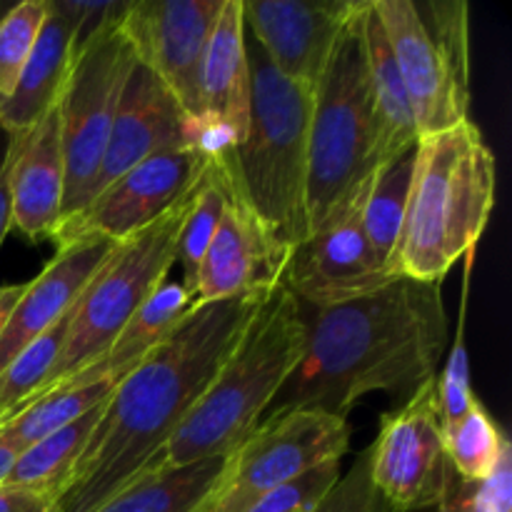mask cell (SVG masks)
Masks as SVG:
<instances>
[{
	"mask_svg": "<svg viewBox=\"0 0 512 512\" xmlns=\"http://www.w3.org/2000/svg\"><path fill=\"white\" fill-rule=\"evenodd\" d=\"M300 310L305 353L268 415L320 410L348 418L368 393L408 400L438 378L450 340L443 283L395 275L348 303Z\"/></svg>",
	"mask_w": 512,
	"mask_h": 512,
	"instance_id": "obj_1",
	"label": "cell"
},
{
	"mask_svg": "<svg viewBox=\"0 0 512 512\" xmlns=\"http://www.w3.org/2000/svg\"><path fill=\"white\" fill-rule=\"evenodd\" d=\"M268 295L195 305L118 380L55 512H95L163 455Z\"/></svg>",
	"mask_w": 512,
	"mask_h": 512,
	"instance_id": "obj_2",
	"label": "cell"
},
{
	"mask_svg": "<svg viewBox=\"0 0 512 512\" xmlns=\"http://www.w3.org/2000/svg\"><path fill=\"white\" fill-rule=\"evenodd\" d=\"M498 193V163L473 120L418 138L393 275L443 283L475 253Z\"/></svg>",
	"mask_w": 512,
	"mask_h": 512,
	"instance_id": "obj_3",
	"label": "cell"
},
{
	"mask_svg": "<svg viewBox=\"0 0 512 512\" xmlns=\"http://www.w3.org/2000/svg\"><path fill=\"white\" fill-rule=\"evenodd\" d=\"M303 353V310L278 285L253 315L203 398L168 440L160 463L190 465L233 453L263 423Z\"/></svg>",
	"mask_w": 512,
	"mask_h": 512,
	"instance_id": "obj_4",
	"label": "cell"
},
{
	"mask_svg": "<svg viewBox=\"0 0 512 512\" xmlns=\"http://www.w3.org/2000/svg\"><path fill=\"white\" fill-rule=\"evenodd\" d=\"M250 115L243 140L218 155L235 193L293 250L308 238V150L313 90L283 78L245 33Z\"/></svg>",
	"mask_w": 512,
	"mask_h": 512,
	"instance_id": "obj_5",
	"label": "cell"
},
{
	"mask_svg": "<svg viewBox=\"0 0 512 512\" xmlns=\"http://www.w3.org/2000/svg\"><path fill=\"white\" fill-rule=\"evenodd\" d=\"M358 0L313 90L308 150V233L380 168L378 125L363 53Z\"/></svg>",
	"mask_w": 512,
	"mask_h": 512,
	"instance_id": "obj_6",
	"label": "cell"
},
{
	"mask_svg": "<svg viewBox=\"0 0 512 512\" xmlns=\"http://www.w3.org/2000/svg\"><path fill=\"white\" fill-rule=\"evenodd\" d=\"M408 93L418 138L455 128L470 108L465 0H373Z\"/></svg>",
	"mask_w": 512,
	"mask_h": 512,
	"instance_id": "obj_7",
	"label": "cell"
},
{
	"mask_svg": "<svg viewBox=\"0 0 512 512\" xmlns=\"http://www.w3.org/2000/svg\"><path fill=\"white\" fill-rule=\"evenodd\" d=\"M193 193L185 195L175 208L153 220L148 228L115 245L110 258L100 265L98 273L70 308L63 350L40 395L93 365L113 345L140 305L168 280L175 263L180 228L193 205Z\"/></svg>",
	"mask_w": 512,
	"mask_h": 512,
	"instance_id": "obj_8",
	"label": "cell"
},
{
	"mask_svg": "<svg viewBox=\"0 0 512 512\" xmlns=\"http://www.w3.org/2000/svg\"><path fill=\"white\" fill-rule=\"evenodd\" d=\"M120 18L123 15L110 20L75 53L60 93L58 118L65 163L60 223L78 215L90 203L120 93L130 70L138 63L128 38L120 30Z\"/></svg>",
	"mask_w": 512,
	"mask_h": 512,
	"instance_id": "obj_9",
	"label": "cell"
},
{
	"mask_svg": "<svg viewBox=\"0 0 512 512\" xmlns=\"http://www.w3.org/2000/svg\"><path fill=\"white\" fill-rule=\"evenodd\" d=\"M350 448V425L320 410H285L263 423L225 458L218 488L200 512H245L270 490L340 460Z\"/></svg>",
	"mask_w": 512,
	"mask_h": 512,
	"instance_id": "obj_10",
	"label": "cell"
},
{
	"mask_svg": "<svg viewBox=\"0 0 512 512\" xmlns=\"http://www.w3.org/2000/svg\"><path fill=\"white\" fill-rule=\"evenodd\" d=\"M368 450L375 490L395 510L440 508L448 500L458 478L445 453L438 378L380 418L378 438Z\"/></svg>",
	"mask_w": 512,
	"mask_h": 512,
	"instance_id": "obj_11",
	"label": "cell"
},
{
	"mask_svg": "<svg viewBox=\"0 0 512 512\" xmlns=\"http://www.w3.org/2000/svg\"><path fill=\"white\" fill-rule=\"evenodd\" d=\"M365 183L290 250L280 285L300 308L348 303L395 278L373 253L360 223Z\"/></svg>",
	"mask_w": 512,
	"mask_h": 512,
	"instance_id": "obj_12",
	"label": "cell"
},
{
	"mask_svg": "<svg viewBox=\"0 0 512 512\" xmlns=\"http://www.w3.org/2000/svg\"><path fill=\"white\" fill-rule=\"evenodd\" d=\"M210 155L198 145H183L155 153L100 190L78 215L60 223L53 243H65L78 235H103L113 243L133 238L153 220L168 213L195 185L210 165Z\"/></svg>",
	"mask_w": 512,
	"mask_h": 512,
	"instance_id": "obj_13",
	"label": "cell"
},
{
	"mask_svg": "<svg viewBox=\"0 0 512 512\" xmlns=\"http://www.w3.org/2000/svg\"><path fill=\"white\" fill-rule=\"evenodd\" d=\"M220 8L223 0H138L120 18L135 60L173 93L190 120L198 118L200 60Z\"/></svg>",
	"mask_w": 512,
	"mask_h": 512,
	"instance_id": "obj_14",
	"label": "cell"
},
{
	"mask_svg": "<svg viewBox=\"0 0 512 512\" xmlns=\"http://www.w3.org/2000/svg\"><path fill=\"white\" fill-rule=\"evenodd\" d=\"M223 180L228 200H225L223 218L200 260L193 288H190V298L195 305L218 303V300L240 298V295L273 293L288 265L290 250L235 193L225 170Z\"/></svg>",
	"mask_w": 512,
	"mask_h": 512,
	"instance_id": "obj_15",
	"label": "cell"
},
{
	"mask_svg": "<svg viewBox=\"0 0 512 512\" xmlns=\"http://www.w3.org/2000/svg\"><path fill=\"white\" fill-rule=\"evenodd\" d=\"M358 0H243L245 33L283 78L315 90Z\"/></svg>",
	"mask_w": 512,
	"mask_h": 512,
	"instance_id": "obj_16",
	"label": "cell"
},
{
	"mask_svg": "<svg viewBox=\"0 0 512 512\" xmlns=\"http://www.w3.org/2000/svg\"><path fill=\"white\" fill-rule=\"evenodd\" d=\"M183 145H193L190 118L173 93L148 68L135 63L120 93L90 200L150 155Z\"/></svg>",
	"mask_w": 512,
	"mask_h": 512,
	"instance_id": "obj_17",
	"label": "cell"
},
{
	"mask_svg": "<svg viewBox=\"0 0 512 512\" xmlns=\"http://www.w3.org/2000/svg\"><path fill=\"white\" fill-rule=\"evenodd\" d=\"M113 240L103 235H78L58 243V253L35 280L25 283V293L10 313L0 335V373L23 348H28L38 335L53 328L60 318L70 313L75 300L93 280L100 265L115 250Z\"/></svg>",
	"mask_w": 512,
	"mask_h": 512,
	"instance_id": "obj_18",
	"label": "cell"
},
{
	"mask_svg": "<svg viewBox=\"0 0 512 512\" xmlns=\"http://www.w3.org/2000/svg\"><path fill=\"white\" fill-rule=\"evenodd\" d=\"M63 195L65 163L58 105H55L33 128L13 135V165H10L13 228H18L33 243L45 238L53 240L63 218Z\"/></svg>",
	"mask_w": 512,
	"mask_h": 512,
	"instance_id": "obj_19",
	"label": "cell"
},
{
	"mask_svg": "<svg viewBox=\"0 0 512 512\" xmlns=\"http://www.w3.org/2000/svg\"><path fill=\"white\" fill-rule=\"evenodd\" d=\"M250 115V68L245 53L243 0H223L205 43L198 75V118L243 140Z\"/></svg>",
	"mask_w": 512,
	"mask_h": 512,
	"instance_id": "obj_20",
	"label": "cell"
},
{
	"mask_svg": "<svg viewBox=\"0 0 512 512\" xmlns=\"http://www.w3.org/2000/svg\"><path fill=\"white\" fill-rule=\"evenodd\" d=\"M75 28L63 0H48V15L40 28L28 63L8 105L0 113V128L8 133H25L48 110L58 105L60 93L73 65Z\"/></svg>",
	"mask_w": 512,
	"mask_h": 512,
	"instance_id": "obj_21",
	"label": "cell"
},
{
	"mask_svg": "<svg viewBox=\"0 0 512 512\" xmlns=\"http://www.w3.org/2000/svg\"><path fill=\"white\" fill-rule=\"evenodd\" d=\"M360 25H363V53L370 98H373L375 125H378V153L380 165H383L415 148L418 128H415L408 93L400 80L395 55L390 50L383 23L375 13L373 0H363Z\"/></svg>",
	"mask_w": 512,
	"mask_h": 512,
	"instance_id": "obj_22",
	"label": "cell"
},
{
	"mask_svg": "<svg viewBox=\"0 0 512 512\" xmlns=\"http://www.w3.org/2000/svg\"><path fill=\"white\" fill-rule=\"evenodd\" d=\"M193 308L195 303L193 298H190L188 290L183 288V283H170V280H165V283L140 305L138 313H135L133 318L128 320V325L120 330V335L113 340V345H110L93 365L80 370L78 375L65 380L63 385L118 383L120 378H125V375H128L130 370L155 348V345L163 343V340L183 323V318Z\"/></svg>",
	"mask_w": 512,
	"mask_h": 512,
	"instance_id": "obj_23",
	"label": "cell"
},
{
	"mask_svg": "<svg viewBox=\"0 0 512 512\" xmlns=\"http://www.w3.org/2000/svg\"><path fill=\"white\" fill-rule=\"evenodd\" d=\"M225 458L190 465H165L158 458L95 512H200L218 488Z\"/></svg>",
	"mask_w": 512,
	"mask_h": 512,
	"instance_id": "obj_24",
	"label": "cell"
},
{
	"mask_svg": "<svg viewBox=\"0 0 512 512\" xmlns=\"http://www.w3.org/2000/svg\"><path fill=\"white\" fill-rule=\"evenodd\" d=\"M105 403H100L98 408L68 423L65 428L45 435L38 443L28 445L20 453V458L15 460L5 485L33 490V493L45 495L53 503H58L60 495L68 490L70 480H73L75 465L83 458L85 448L90 443V435H93L100 418H103Z\"/></svg>",
	"mask_w": 512,
	"mask_h": 512,
	"instance_id": "obj_25",
	"label": "cell"
},
{
	"mask_svg": "<svg viewBox=\"0 0 512 512\" xmlns=\"http://www.w3.org/2000/svg\"><path fill=\"white\" fill-rule=\"evenodd\" d=\"M413 155L415 148L380 165L365 183L363 203H360V223L368 235L370 248L388 270L395 245H398L400 228H403L410 175H413Z\"/></svg>",
	"mask_w": 512,
	"mask_h": 512,
	"instance_id": "obj_26",
	"label": "cell"
},
{
	"mask_svg": "<svg viewBox=\"0 0 512 512\" xmlns=\"http://www.w3.org/2000/svg\"><path fill=\"white\" fill-rule=\"evenodd\" d=\"M118 383H90V385H60L48 390L38 400L25 405L23 410L0 423V435L10 443L25 450L28 445L38 443L45 435L65 428L73 420L83 418L93 408L110 398Z\"/></svg>",
	"mask_w": 512,
	"mask_h": 512,
	"instance_id": "obj_27",
	"label": "cell"
},
{
	"mask_svg": "<svg viewBox=\"0 0 512 512\" xmlns=\"http://www.w3.org/2000/svg\"><path fill=\"white\" fill-rule=\"evenodd\" d=\"M70 313L60 318L53 328L33 340L28 348L20 350L13 360L0 373V423L13 418L18 410H23L30 400L40 395V390L48 383L55 363L63 350L65 333H68Z\"/></svg>",
	"mask_w": 512,
	"mask_h": 512,
	"instance_id": "obj_28",
	"label": "cell"
},
{
	"mask_svg": "<svg viewBox=\"0 0 512 512\" xmlns=\"http://www.w3.org/2000/svg\"><path fill=\"white\" fill-rule=\"evenodd\" d=\"M443 438L448 463L460 483H480V480L488 478L505 448H510V438L490 418L480 400Z\"/></svg>",
	"mask_w": 512,
	"mask_h": 512,
	"instance_id": "obj_29",
	"label": "cell"
},
{
	"mask_svg": "<svg viewBox=\"0 0 512 512\" xmlns=\"http://www.w3.org/2000/svg\"><path fill=\"white\" fill-rule=\"evenodd\" d=\"M225 200H228V193H225L223 170L215 160H210L208 170L195 185L193 205H190L188 218L180 228L178 250H175V263H180V268H183V288L188 293L193 288L200 260H203L205 250H208L210 240L218 230L220 218H223Z\"/></svg>",
	"mask_w": 512,
	"mask_h": 512,
	"instance_id": "obj_30",
	"label": "cell"
},
{
	"mask_svg": "<svg viewBox=\"0 0 512 512\" xmlns=\"http://www.w3.org/2000/svg\"><path fill=\"white\" fill-rule=\"evenodd\" d=\"M45 15L48 0H23L0 18V113L8 105L20 73L33 53Z\"/></svg>",
	"mask_w": 512,
	"mask_h": 512,
	"instance_id": "obj_31",
	"label": "cell"
},
{
	"mask_svg": "<svg viewBox=\"0 0 512 512\" xmlns=\"http://www.w3.org/2000/svg\"><path fill=\"white\" fill-rule=\"evenodd\" d=\"M475 255V253H473ZM473 255L465 258V273H463V303H460L458 315V330H455L453 350H450L448 365H445L443 375H438V408H440V425H443V435L450 428L465 418L470 408L478 403L470 385V363H468V348H465V310H468V288H470V270H473Z\"/></svg>",
	"mask_w": 512,
	"mask_h": 512,
	"instance_id": "obj_32",
	"label": "cell"
},
{
	"mask_svg": "<svg viewBox=\"0 0 512 512\" xmlns=\"http://www.w3.org/2000/svg\"><path fill=\"white\" fill-rule=\"evenodd\" d=\"M313 512H400L375 490L370 478V450L353 460V468L320 498Z\"/></svg>",
	"mask_w": 512,
	"mask_h": 512,
	"instance_id": "obj_33",
	"label": "cell"
},
{
	"mask_svg": "<svg viewBox=\"0 0 512 512\" xmlns=\"http://www.w3.org/2000/svg\"><path fill=\"white\" fill-rule=\"evenodd\" d=\"M340 478V460L318 465L310 473L270 490L263 498L255 500L245 512H295L303 508H313L320 503L325 493L338 483Z\"/></svg>",
	"mask_w": 512,
	"mask_h": 512,
	"instance_id": "obj_34",
	"label": "cell"
},
{
	"mask_svg": "<svg viewBox=\"0 0 512 512\" xmlns=\"http://www.w3.org/2000/svg\"><path fill=\"white\" fill-rule=\"evenodd\" d=\"M455 498L468 512H512V445L480 483H455Z\"/></svg>",
	"mask_w": 512,
	"mask_h": 512,
	"instance_id": "obj_35",
	"label": "cell"
},
{
	"mask_svg": "<svg viewBox=\"0 0 512 512\" xmlns=\"http://www.w3.org/2000/svg\"><path fill=\"white\" fill-rule=\"evenodd\" d=\"M10 165H13V135L0 128V245L13 228L10 213Z\"/></svg>",
	"mask_w": 512,
	"mask_h": 512,
	"instance_id": "obj_36",
	"label": "cell"
},
{
	"mask_svg": "<svg viewBox=\"0 0 512 512\" xmlns=\"http://www.w3.org/2000/svg\"><path fill=\"white\" fill-rule=\"evenodd\" d=\"M0 512H55V503L33 490L0 485Z\"/></svg>",
	"mask_w": 512,
	"mask_h": 512,
	"instance_id": "obj_37",
	"label": "cell"
},
{
	"mask_svg": "<svg viewBox=\"0 0 512 512\" xmlns=\"http://www.w3.org/2000/svg\"><path fill=\"white\" fill-rule=\"evenodd\" d=\"M25 293V283L23 285H0V335H3L5 323H8L10 313L18 305L20 295Z\"/></svg>",
	"mask_w": 512,
	"mask_h": 512,
	"instance_id": "obj_38",
	"label": "cell"
},
{
	"mask_svg": "<svg viewBox=\"0 0 512 512\" xmlns=\"http://www.w3.org/2000/svg\"><path fill=\"white\" fill-rule=\"evenodd\" d=\"M20 453H23V450H20L18 445L10 443L8 438H3V435H0V485L8 480L10 470H13L15 460L20 458Z\"/></svg>",
	"mask_w": 512,
	"mask_h": 512,
	"instance_id": "obj_39",
	"label": "cell"
},
{
	"mask_svg": "<svg viewBox=\"0 0 512 512\" xmlns=\"http://www.w3.org/2000/svg\"><path fill=\"white\" fill-rule=\"evenodd\" d=\"M455 483H458V480H455ZM453 490H455V485H453ZM453 490H450L448 500H445V503L440 505L438 510H440V512H468V510L463 508V505L458 503V498H455V493H453Z\"/></svg>",
	"mask_w": 512,
	"mask_h": 512,
	"instance_id": "obj_40",
	"label": "cell"
},
{
	"mask_svg": "<svg viewBox=\"0 0 512 512\" xmlns=\"http://www.w3.org/2000/svg\"><path fill=\"white\" fill-rule=\"evenodd\" d=\"M315 508V505H313ZM313 508H303V510H295V512H313Z\"/></svg>",
	"mask_w": 512,
	"mask_h": 512,
	"instance_id": "obj_41",
	"label": "cell"
}]
</instances>
